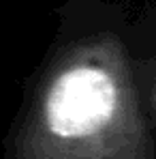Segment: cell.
<instances>
[{"mask_svg": "<svg viewBox=\"0 0 156 159\" xmlns=\"http://www.w3.org/2000/svg\"><path fill=\"white\" fill-rule=\"evenodd\" d=\"M15 159H154L116 30L86 32L58 50L24 114Z\"/></svg>", "mask_w": 156, "mask_h": 159, "instance_id": "1", "label": "cell"}]
</instances>
